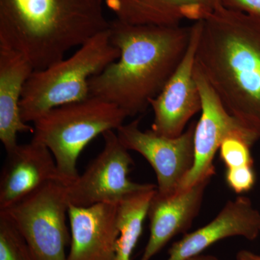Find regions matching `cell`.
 Listing matches in <instances>:
<instances>
[{
    "label": "cell",
    "mask_w": 260,
    "mask_h": 260,
    "mask_svg": "<svg viewBox=\"0 0 260 260\" xmlns=\"http://www.w3.org/2000/svg\"><path fill=\"white\" fill-rule=\"evenodd\" d=\"M190 26L131 25L110 22L111 42L119 59L89 82L90 96L120 108L127 117L143 114L185 55Z\"/></svg>",
    "instance_id": "1"
},
{
    "label": "cell",
    "mask_w": 260,
    "mask_h": 260,
    "mask_svg": "<svg viewBox=\"0 0 260 260\" xmlns=\"http://www.w3.org/2000/svg\"><path fill=\"white\" fill-rule=\"evenodd\" d=\"M195 64L228 112L260 140V20L220 3L202 20Z\"/></svg>",
    "instance_id": "2"
},
{
    "label": "cell",
    "mask_w": 260,
    "mask_h": 260,
    "mask_svg": "<svg viewBox=\"0 0 260 260\" xmlns=\"http://www.w3.org/2000/svg\"><path fill=\"white\" fill-rule=\"evenodd\" d=\"M105 6V0H0V46L44 69L109 28Z\"/></svg>",
    "instance_id": "3"
},
{
    "label": "cell",
    "mask_w": 260,
    "mask_h": 260,
    "mask_svg": "<svg viewBox=\"0 0 260 260\" xmlns=\"http://www.w3.org/2000/svg\"><path fill=\"white\" fill-rule=\"evenodd\" d=\"M119 55L111 42L109 28L89 39L70 57L34 70L20 100L22 119L34 123L51 109L88 99L90 80Z\"/></svg>",
    "instance_id": "4"
},
{
    "label": "cell",
    "mask_w": 260,
    "mask_h": 260,
    "mask_svg": "<svg viewBox=\"0 0 260 260\" xmlns=\"http://www.w3.org/2000/svg\"><path fill=\"white\" fill-rule=\"evenodd\" d=\"M126 118L115 104L90 96L45 113L34 122L32 140L50 150L68 186L79 176L77 162L83 149L99 135L116 131Z\"/></svg>",
    "instance_id": "5"
},
{
    "label": "cell",
    "mask_w": 260,
    "mask_h": 260,
    "mask_svg": "<svg viewBox=\"0 0 260 260\" xmlns=\"http://www.w3.org/2000/svg\"><path fill=\"white\" fill-rule=\"evenodd\" d=\"M70 203L66 184L51 181L0 210L18 229L36 260H67L71 234L67 225Z\"/></svg>",
    "instance_id": "6"
},
{
    "label": "cell",
    "mask_w": 260,
    "mask_h": 260,
    "mask_svg": "<svg viewBox=\"0 0 260 260\" xmlns=\"http://www.w3.org/2000/svg\"><path fill=\"white\" fill-rule=\"evenodd\" d=\"M102 151L85 172L67 186L70 205L88 207L99 203H118L138 191L157 187L153 184L133 182L128 177L134 160L114 130L104 133Z\"/></svg>",
    "instance_id": "7"
},
{
    "label": "cell",
    "mask_w": 260,
    "mask_h": 260,
    "mask_svg": "<svg viewBox=\"0 0 260 260\" xmlns=\"http://www.w3.org/2000/svg\"><path fill=\"white\" fill-rule=\"evenodd\" d=\"M195 126L196 124L191 123L182 134L170 138L152 129L143 131L138 119L123 124L116 133L127 150L140 153L153 168L158 193L170 195L177 191L194 164Z\"/></svg>",
    "instance_id": "8"
},
{
    "label": "cell",
    "mask_w": 260,
    "mask_h": 260,
    "mask_svg": "<svg viewBox=\"0 0 260 260\" xmlns=\"http://www.w3.org/2000/svg\"><path fill=\"white\" fill-rule=\"evenodd\" d=\"M194 77L202 99L201 117L194 130V161L177 191L185 190L200 181L213 178L215 174L214 158L227 138L240 137L251 145L259 140L228 112L196 64Z\"/></svg>",
    "instance_id": "9"
},
{
    "label": "cell",
    "mask_w": 260,
    "mask_h": 260,
    "mask_svg": "<svg viewBox=\"0 0 260 260\" xmlns=\"http://www.w3.org/2000/svg\"><path fill=\"white\" fill-rule=\"evenodd\" d=\"M202 20L191 25L189 47L166 86L150 102L153 121L151 129L167 138H177L188 121L202 110V99L194 77L195 55Z\"/></svg>",
    "instance_id": "10"
},
{
    "label": "cell",
    "mask_w": 260,
    "mask_h": 260,
    "mask_svg": "<svg viewBox=\"0 0 260 260\" xmlns=\"http://www.w3.org/2000/svg\"><path fill=\"white\" fill-rule=\"evenodd\" d=\"M260 235V213L246 197L229 200L215 218L172 244L166 260H186L231 237L254 241Z\"/></svg>",
    "instance_id": "11"
},
{
    "label": "cell",
    "mask_w": 260,
    "mask_h": 260,
    "mask_svg": "<svg viewBox=\"0 0 260 260\" xmlns=\"http://www.w3.org/2000/svg\"><path fill=\"white\" fill-rule=\"evenodd\" d=\"M51 181L65 184L50 150L34 140L26 144H18L7 153L0 178V210Z\"/></svg>",
    "instance_id": "12"
},
{
    "label": "cell",
    "mask_w": 260,
    "mask_h": 260,
    "mask_svg": "<svg viewBox=\"0 0 260 260\" xmlns=\"http://www.w3.org/2000/svg\"><path fill=\"white\" fill-rule=\"evenodd\" d=\"M118 204L70 205L71 242L67 260H112L119 237Z\"/></svg>",
    "instance_id": "13"
},
{
    "label": "cell",
    "mask_w": 260,
    "mask_h": 260,
    "mask_svg": "<svg viewBox=\"0 0 260 260\" xmlns=\"http://www.w3.org/2000/svg\"><path fill=\"white\" fill-rule=\"evenodd\" d=\"M211 179L170 195L160 194L156 191L148 209L150 237L140 260L151 259L173 238L190 229Z\"/></svg>",
    "instance_id": "14"
},
{
    "label": "cell",
    "mask_w": 260,
    "mask_h": 260,
    "mask_svg": "<svg viewBox=\"0 0 260 260\" xmlns=\"http://www.w3.org/2000/svg\"><path fill=\"white\" fill-rule=\"evenodd\" d=\"M220 0H105L116 20L131 25L174 27L205 20Z\"/></svg>",
    "instance_id": "15"
},
{
    "label": "cell",
    "mask_w": 260,
    "mask_h": 260,
    "mask_svg": "<svg viewBox=\"0 0 260 260\" xmlns=\"http://www.w3.org/2000/svg\"><path fill=\"white\" fill-rule=\"evenodd\" d=\"M34 71L21 54L0 46V140L6 153L18 145L19 133L34 132L22 119L20 108L24 86Z\"/></svg>",
    "instance_id": "16"
},
{
    "label": "cell",
    "mask_w": 260,
    "mask_h": 260,
    "mask_svg": "<svg viewBox=\"0 0 260 260\" xmlns=\"http://www.w3.org/2000/svg\"><path fill=\"white\" fill-rule=\"evenodd\" d=\"M157 187L138 191L118 203L119 237L112 260H131L148 216L149 206Z\"/></svg>",
    "instance_id": "17"
},
{
    "label": "cell",
    "mask_w": 260,
    "mask_h": 260,
    "mask_svg": "<svg viewBox=\"0 0 260 260\" xmlns=\"http://www.w3.org/2000/svg\"><path fill=\"white\" fill-rule=\"evenodd\" d=\"M0 260H36L18 229L0 215Z\"/></svg>",
    "instance_id": "18"
},
{
    "label": "cell",
    "mask_w": 260,
    "mask_h": 260,
    "mask_svg": "<svg viewBox=\"0 0 260 260\" xmlns=\"http://www.w3.org/2000/svg\"><path fill=\"white\" fill-rule=\"evenodd\" d=\"M252 145L244 138L232 136L224 140L219 148L220 159L226 169L253 166Z\"/></svg>",
    "instance_id": "19"
},
{
    "label": "cell",
    "mask_w": 260,
    "mask_h": 260,
    "mask_svg": "<svg viewBox=\"0 0 260 260\" xmlns=\"http://www.w3.org/2000/svg\"><path fill=\"white\" fill-rule=\"evenodd\" d=\"M225 178L228 186L237 194L250 191L256 181L253 166L229 168L226 169Z\"/></svg>",
    "instance_id": "20"
},
{
    "label": "cell",
    "mask_w": 260,
    "mask_h": 260,
    "mask_svg": "<svg viewBox=\"0 0 260 260\" xmlns=\"http://www.w3.org/2000/svg\"><path fill=\"white\" fill-rule=\"evenodd\" d=\"M225 8L242 12L260 20V0H220Z\"/></svg>",
    "instance_id": "21"
},
{
    "label": "cell",
    "mask_w": 260,
    "mask_h": 260,
    "mask_svg": "<svg viewBox=\"0 0 260 260\" xmlns=\"http://www.w3.org/2000/svg\"><path fill=\"white\" fill-rule=\"evenodd\" d=\"M236 260H260V255L253 251L243 249L237 253Z\"/></svg>",
    "instance_id": "22"
},
{
    "label": "cell",
    "mask_w": 260,
    "mask_h": 260,
    "mask_svg": "<svg viewBox=\"0 0 260 260\" xmlns=\"http://www.w3.org/2000/svg\"><path fill=\"white\" fill-rule=\"evenodd\" d=\"M186 260H221L217 256L212 255V254H200L198 255L192 256Z\"/></svg>",
    "instance_id": "23"
}]
</instances>
